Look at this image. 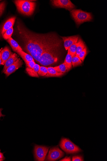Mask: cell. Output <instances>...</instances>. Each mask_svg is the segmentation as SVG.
Instances as JSON below:
<instances>
[{"label": "cell", "instance_id": "6da1fadb", "mask_svg": "<svg viewBox=\"0 0 107 161\" xmlns=\"http://www.w3.org/2000/svg\"><path fill=\"white\" fill-rule=\"evenodd\" d=\"M17 28L25 50L38 62L43 52L60 47V39L54 34H38L31 32L21 24H18Z\"/></svg>", "mask_w": 107, "mask_h": 161}, {"label": "cell", "instance_id": "7a4b0ae2", "mask_svg": "<svg viewBox=\"0 0 107 161\" xmlns=\"http://www.w3.org/2000/svg\"><path fill=\"white\" fill-rule=\"evenodd\" d=\"M18 12L23 14L30 16L33 14L36 7L35 2L25 0L14 1Z\"/></svg>", "mask_w": 107, "mask_h": 161}, {"label": "cell", "instance_id": "3957f363", "mask_svg": "<svg viewBox=\"0 0 107 161\" xmlns=\"http://www.w3.org/2000/svg\"><path fill=\"white\" fill-rule=\"evenodd\" d=\"M59 48L52 49L43 52L40 58L39 64L42 65L47 66L56 63L58 61Z\"/></svg>", "mask_w": 107, "mask_h": 161}, {"label": "cell", "instance_id": "277c9868", "mask_svg": "<svg viewBox=\"0 0 107 161\" xmlns=\"http://www.w3.org/2000/svg\"><path fill=\"white\" fill-rule=\"evenodd\" d=\"M70 13L72 18L78 25L85 22L91 21L93 19L91 13L81 9H74L71 10Z\"/></svg>", "mask_w": 107, "mask_h": 161}, {"label": "cell", "instance_id": "5b68a950", "mask_svg": "<svg viewBox=\"0 0 107 161\" xmlns=\"http://www.w3.org/2000/svg\"><path fill=\"white\" fill-rule=\"evenodd\" d=\"M60 146L62 150L68 154H76L82 151L79 147L67 138L61 139Z\"/></svg>", "mask_w": 107, "mask_h": 161}, {"label": "cell", "instance_id": "8992f818", "mask_svg": "<svg viewBox=\"0 0 107 161\" xmlns=\"http://www.w3.org/2000/svg\"><path fill=\"white\" fill-rule=\"evenodd\" d=\"M49 148V147L46 146L35 145L34 149L35 160L38 161H44L46 158Z\"/></svg>", "mask_w": 107, "mask_h": 161}, {"label": "cell", "instance_id": "52a82bcc", "mask_svg": "<svg viewBox=\"0 0 107 161\" xmlns=\"http://www.w3.org/2000/svg\"><path fill=\"white\" fill-rule=\"evenodd\" d=\"M64 153L57 146L51 148L47 157L46 160L49 161H54L62 157Z\"/></svg>", "mask_w": 107, "mask_h": 161}, {"label": "cell", "instance_id": "ba28073f", "mask_svg": "<svg viewBox=\"0 0 107 161\" xmlns=\"http://www.w3.org/2000/svg\"><path fill=\"white\" fill-rule=\"evenodd\" d=\"M51 1L54 6L57 8H64L70 11L75 8L74 5L70 0H54Z\"/></svg>", "mask_w": 107, "mask_h": 161}, {"label": "cell", "instance_id": "9c48e42d", "mask_svg": "<svg viewBox=\"0 0 107 161\" xmlns=\"http://www.w3.org/2000/svg\"><path fill=\"white\" fill-rule=\"evenodd\" d=\"M23 64L22 60L18 58L13 64L9 66L4 73L6 77H8L15 72L17 69L21 67Z\"/></svg>", "mask_w": 107, "mask_h": 161}, {"label": "cell", "instance_id": "30bf717a", "mask_svg": "<svg viewBox=\"0 0 107 161\" xmlns=\"http://www.w3.org/2000/svg\"><path fill=\"white\" fill-rule=\"evenodd\" d=\"M61 38L64 42L65 50H68L72 45L77 42L79 37L78 36H75L69 37H61Z\"/></svg>", "mask_w": 107, "mask_h": 161}, {"label": "cell", "instance_id": "8fae6325", "mask_svg": "<svg viewBox=\"0 0 107 161\" xmlns=\"http://www.w3.org/2000/svg\"><path fill=\"white\" fill-rule=\"evenodd\" d=\"M16 17H12L7 20L0 29V37L2 36L6 31L13 27L14 24Z\"/></svg>", "mask_w": 107, "mask_h": 161}, {"label": "cell", "instance_id": "7c38bea8", "mask_svg": "<svg viewBox=\"0 0 107 161\" xmlns=\"http://www.w3.org/2000/svg\"><path fill=\"white\" fill-rule=\"evenodd\" d=\"M11 50L9 47H6L2 48L1 51V65H4L6 62L12 54Z\"/></svg>", "mask_w": 107, "mask_h": 161}, {"label": "cell", "instance_id": "4fadbf2b", "mask_svg": "<svg viewBox=\"0 0 107 161\" xmlns=\"http://www.w3.org/2000/svg\"><path fill=\"white\" fill-rule=\"evenodd\" d=\"M18 57L16 53H12L11 56L6 61L4 65L2 72L4 73L9 66L13 64L18 59Z\"/></svg>", "mask_w": 107, "mask_h": 161}, {"label": "cell", "instance_id": "5bb4252c", "mask_svg": "<svg viewBox=\"0 0 107 161\" xmlns=\"http://www.w3.org/2000/svg\"><path fill=\"white\" fill-rule=\"evenodd\" d=\"M40 66L39 65L36 64L33 69L26 68V70L28 74L30 76L39 78V76L38 73L39 71Z\"/></svg>", "mask_w": 107, "mask_h": 161}, {"label": "cell", "instance_id": "9a60e30c", "mask_svg": "<svg viewBox=\"0 0 107 161\" xmlns=\"http://www.w3.org/2000/svg\"><path fill=\"white\" fill-rule=\"evenodd\" d=\"M16 52L21 57L25 62L34 61V59L32 55L26 53L23 50H19Z\"/></svg>", "mask_w": 107, "mask_h": 161}, {"label": "cell", "instance_id": "2e32d148", "mask_svg": "<svg viewBox=\"0 0 107 161\" xmlns=\"http://www.w3.org/2000/svg\"><path fill=\"white\" fill-rule=\"evenodd\" d=\"M48 73L45 76L47 77H58L63 75L64 73L57 72L53 67H47Z\"/></svg>", "mask_w": 107, "mask_h": 161}, {"label": "cell", "instance_id": "e0dca14e", "mask_svg": "<svg viewBox=\"0 0 107 161\" xmlns=\"http://www.w3.org/2000/svg\"><path fill=\"white\" fill-rule=\"evenodd\" d=\"M7 41L14 51L16 52L19 50H23L19 46L18 43L15 40L13 39L12 37L10 38Z\"/></svg>", "mask_w": 107, "mask_h": 161}, {"label": "cell", "instance_id": "ac0fdd59", "mask_svg": "<svg viewBox=\"0 0 107 161\" xmlns=\"http://www.w3.org/2000/svg\"><path fill=\"white\" fill-rule=\"evenodd\" d=\"M78 42L79 44L77 45L75 54L76 56H78V57L86 47L84 42L80 38L78 40Z\"/></svg>", "mask_w": 107, "mask_h": 161}, {"label": "cell", "instance_id": "d6986e66", "mask_svg": "<svg viewBox=\"0 0 107 161\" xmlns=\"http://www.w3.org/2000/svg\"><path fill=\"white\" fill-rule=\"evenodd\" d=\"M72 57H72V55L69 53V52H68L66 57H65L64 63L65 65H66L68 71L70 70L72 67Z\"/></svg>", "mask_w": 107, "mask_h": 161}, {"label": "cell", "instance_id": "ffe728a7", "mask_svg": "<svg viewBox=\"0 0 107 161\" xmlns=\"http://www.w3.org/2000/svg\"><path fill=\"white\" fill-rule=\"evenodd\" d=\"M54 68L56 71L61 73H64L68 71V68L64 62L63 64L54 67Z\"/></svg>", "mask_w": 107, "mask_h": 161}, {"label": "cell", "instance_id": "44dd1931", "mask_svg": "<svg viewBox=\"0 0 107 161\" xmlns=\"http://www.w3.org/2000/svg\"><path fill=\"white\" fill-rule=\"evenodd\" d=\"M79 44L78 40L77 43H75L71 45L68 49V52L71 54L72 57L75 56L77 52V45Z\"/></svg>", "mask_w": 107, "mask_h": 161}, {"label": "cell", "instance_id": "7402d4cb", "mask_svg": "<svg viewBox=\"0 0 107 161\" xmlns=\"http://www.w3.org/2000/svg\"><path fill=\"white\" fill-rule=\"evenodd\" d=\"M82 61L77 56H75L72 58V65L73 67L80 65L82 64Z\"/></svg>", "mask_w": 107, "mask_h": 161}, {"label": "cell", "instance_id": "603a6c76", "mask_svg": "<svg viewBox=\"0 0 107 161\" xmlns=\"http://www.w3.org/2000/svg\"><path fill=\"white\" fill-rule=\"evenodd\" d=\"M13 27L10 28V29L6 31V32L2 36L5 40H7L10 38L11 37L12 34L13 32Z\"/></svg>", "mask_w": 107, "mask_h": 161}, {"label": "cell", "instance_id": "cb8c5ba5", "mask_svg": "<svg viewBox=\"0 0 107 161\" xmlns=\"http://www.w3.org/2000/svg\"><path fill=\"white\" fill-rule=\"evenodd\" d=\"M48 73L47 68L44 66H40L38 74L39 76H46Z\"/></svg>", "mask_w": 107, "mask_h": 161}, {"label": "cell", "instance_id": "d4e9b609", "mask_svg": "<svg viewBox=\"0 0 107 161\" xmlns=\"http://www.w3.org/2000/svg\"><path fill=\"white\" fill-rule=\"evenodd\" d=\"M87 54V48L85 47L84 49L82 51L80 54L78 56V57L81 59L82 62H83Z\"/></svg>", "mask_w": 107, "mask_h": 161}, {"label": "cell", "instance_id": "484cf974", "mask_svg": "<svg viewBox=\"0 0 107 161\" xmlns=\"http://www.w3.org/2000/svg\"><path fill=\"white\" fill-rule=\"evenodd\" d=\"M27 68L33 69L35 66L36 63L34 61L25 62Z\"/></svg>", "mask_w": 107, "mask_h": 161}, {"label": "cell", "instance_id": "4316f807", "mask_svg": "<svg viewBox=\"0 0 107 161\" xmlns=\"http://www.w3.org/2000/svg\"><path fill=\"white\" fill-rule=\"evenodd\" d=\"M6 3L5 2H2L0 3V16L2 14L5 9Z\"/></svg>", "mask_w": 107, "mask_h": 161}, {"label": "cell", "instance_id": "83f0119b", "mask_svg": "<svg viewBox=\"0 0 107 161\" xmlns=\"http://www.w3.org/2000/svg\"><path fill=\"white\" fill-rule=\"evenodd\" d=\"M72 161H83V157L81 155L74 156L72 157Z\"/></svg>", "mask_w": 107, "mask_h": 161}, {"label": "cell", "instance_id": "f1b7e54d", "mask_svg": "<svg viewBox=\"0 0 107 161\" xmlns=\"http://www.w3.org/2000/svg\"><path fill=\"white\" fill-rule=\"evenodd\" d=\"M60 161H71V159L70 157H66L63 159H62Z\"/></svg>", "mask_w": 107, "mask_h": 161}, {"label": "cell", "instance_id": "f546056e", "mask_svg": "<svg viewBox=\"0 0 107 161\" xmlns=\"http://www.w3.org/2000/svg\"><path fill=\"white\" fill-rule=\"evenodd\" d=\"M5 159V157H4L3 153L0 152V160L1 161H3Z\"/></svg>", "mask_w": 107, "mask_h": 161}, {"label": "cell", "instance_id": "4dcf8cb0", "mask_svg": "<svg viewBox=\"0 0 107 161\" xmlns=\"http://www.w3.org/2000/svg\"><path fill=\"white\" fill-rule=\"evenodd\" d=\"M3 109L2 108H0V119H1V117L5 116V115L3 114L2 113V111Z\"/></svg>", "mask_w": 107, "mask_h": 161}, {"label": "cell", "instance_id": "1f68e13d", "mask_svg": "<svg viewBox=\"0 0 107 161\" xmlns=\"http://www.w3.org/2000/svg\"><path fill=\"white\" fill-rule=\"evenodd\" d=\"M2 48L1 49H0V66L1 65L2 61H1V51Z\"/></svg>", "mask_w": 107, "mask_h": 161}, {"label": "cell", "instance_id": "d6a6232c", "mask_svg": "<svg viewBox=\"0 0 107 161\" xmlns=\"http://www.w3.org/2000/svg\"><path fill=\"white\" fill-rule=\"evenodd\" d=\"M0 161H1V160H0Z\"/></svg>", "mask_w": 107, "mask_h": 161}, {"label": "cell", "instance_id": "836d02e7", "mask_svg": "<svg viewBox=\"0 0 107 161\" xmlns=\"http://www.w3.org/2000/svg\"></svg>", "mask_w": 107, "mask_h": 161}]
</instances>
